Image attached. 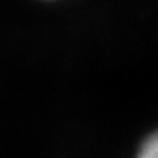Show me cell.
<instances>
[{
	"label": "cell",
	"instance_id": "1",
	"mask_svg": "<svg viewBox=\"0 0 158 158\" xmlns=\"http://www.w3.org/2000/svg\"><path fill=\"white\" fill-rule=\"evenodd\" d=\"M138 158H158V131L152 133L145 141H143Z\"/></svg>",
	"mask_w": 158,
	"mask_h": 158
}]
</instances>
